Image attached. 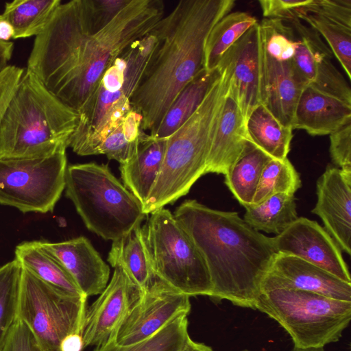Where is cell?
I'll return each mask as SVG.
<instances>
[{
    "label": "cell",
    "mask_w": 351,
    "mask_h": 351,
    "mask_svg": "<svg viewBox=\"0 0 351 351\" xmlns=\"http://www.w3.org/2000/svg\"><path fill=\"white\" fill-rule=\"evenodd\" d=\"M22 266L15 258L0 267V351L16 321Z\"/></svg>",
    "instance_id": "obj_34"
},
{
    "label": "cell",
    "mask_w": 351,
    "mask_h": 351,
    "mask_svg": "<svg viewBox=\"0 0 351 351\" xmlns=\"http://www.w3.org/2000/svg\"><path fill=\"white\" fill-rule=\"evenodd\" d=\"M141 136L136 142L128 141L124 134L121 121L104 138L98 148L97 154H104L110 160H115L120 164L123 163L136 152Z\"/></svg>",
    "instance_id": "obj_36"
},
{
    "label": "cell",
    "mask_w": 351,
    "mask_h": 351,
    "mask_svg": "<svg viewBox=\"0 0 351 351\" xmlns=\"http://www.w3.org/2000/svg\"><path fill=\"white\" fill-rule=\"evenodd\" d=\"M329 152L333 163L351 173V121L330 134Z\"/></svg>",
    "instance_id": "obj_38"
},
{
    "label": "cell",
    "mask_w": 351,
    "mask_h": 351,
    "mask_svg": "<svg viewBox=\"0 0 351 351\" xmlns=\"http://www.w3.org/2000/svg\"><path fill=\"white\" fill-rule=\"evenodd\" d=\"M245 208L244 221L258 232L278 235L298 218L294 194H276Z\"/></svg>",
    "instance_id": "obj_29"
},
{
    "label": "cell",
    "mask_w": 351,
    "mask_h": 351,
    "mask_svg": "<svg viewBox=\"0 0 351 351\" xmlns=\"http://www.w3.org/2000/svg\"><path fill=\"white\" fill-rule=\"evenodd\" d=\"M249 140L272 158L284 160L290 151L293 130L280 123L262 104L245 121Z\"/></svg>",
    "instance_id": "obj_26"
},
{
    "label": "cell",
    "mask_w": 351,
    "mask_h": 351,
    "mask_svg": "<svg viewBox=\"0 0 351 351\" xmlns=\"http://www.w3.org/2000/svg\"><path fill=\"white\" fill-rule=\"evenodd\" d=\"M243 351H248V350H243Z\"/></svg>",
    "instance_id": "obj_48"
},
{
    "label": "cell",
    "mask_w": 351,
    "mask_h": 351,
    "mask_svg": "<svg viewBox=\"0 0 351 351\" xmlns=\"http://www.w3.org/2000/svg\"><path fill=\"white\" fill-rule=\"evenodd\" d=\"M218 68L202 69L176 98L158 127L149 134L155 138H167L196 111L205 97L221 77Z\"/></svg>",
    "instance_id": "obj_24"
},
{
    "label": "cell",
    "mask_w": 351,
    "mask_h": 351,
    "mask_svg": "<svg viewBox=\"0 0 351 351\" xmlns=\"http://www.w3.org/2000/svg\"><path fill=\"white\" fill-rule=\"evenodd\" d=\"M311 1V0H260L258 3L265 19L287 20L297 18L299 9L309 4Z\"/></svg>",
    "instance_id": "obj_39"
},
{
    "label": "cell",
    "mask_w": 351,
    "mask_h": 351,
    "mask_svg": "<svg viewBox=\"0 0 351 351\" xmlns=\"http://www.w3.org/2000/svg\"><path fill=\"white\" fill-rule=\"evenodd\" d=\"M143 292L121 267H114L110 281L86 308L82 330L84 348L108 342Z\"/></svg>",
    "instance_id": "obj_14"
},
{
    "label": "cell",
    "mask_w": 351,
    "mask_h": 351,
    "mask_svg": "<svg viewBox=\"0 0 351 351\" xmlns=\"http://www.w3.org/2000/svg\"><path fill=\"white\" fill-rule=\"evenodd\" d=\"M14 29L11 24L0 16V40L8 42L13 38Z\"/></svg>",
    "instance_id": "obj_45"
},
{
    "label": "cell",
    "mask_w": 351,
    "mask_h": 351,
    "mask_svg": "<svg viewBox=\"0 0 351 351\" xmlns=\"http://www.w3.org/2000/svg\"><path fill=\"white\" fill-rule=\"evenodd\" d=\"M79 114L27 69L0 124V158H44L69 147Z\"/></svg>",
    "instance_id": "obj_4"
},
{
    "label": "cell",
    "mask_w": 351,
    "mask_h": 351,
    "mask_svg": "<svg viewBox=\"0 0 351 351\" xmlns=\"http://www.w3.org/2000/svg\"><path fill=\"white\" fill-rule=\"evenodd\" d=\"M287 20L295 38L292 62L302 81L306 86L351 104L350 86L333 64V54L321 36L299 19Z\"/></svg>",
    "instance_id": "obj_12"
},
{
    "label": "cell",
    "mask_w": 351,
    "mask_h": 351,
    "mask_svg": "<svg viewBox=\"0 0 351 351\" xmlns=\"http://www.w3.org/2000/svg\"><path fill=\"white\" fill-rule=\"evenodd\" d=\"M228 86L222 73L196 111L167 138L159 174L143 204L146 215L185 195L206 173L212 135Z\"/></svg>",
    "instance_id": "obj_5"
},
{
    "label": "cell",
    "mask_w": 351,
    "mask_h": 351,
    "mask_svg": "<svg viewBox=\"0 0 351 351\" xmlns=\"http://www.w3.org/2000/svg\"><path fill=\"white\" fill-rule=\"evenodd\" d=\"M217 68L246 121L261 101L260 26L256 23L222 56Z\"/></svg>",
    "instance_id": "obj_15"
},
{
    "label": "cell",
    "mask_w": 351,
    "mask_h": 351,
    "mask_svg": "<svg viewBox=\"0 0 351 351\" xmlns=\"http://www.w3.org/2000/svg\"><path fill=\"white\" fill-rule=\"evenodd\" d=\"M2 351H45L37 344L28 327L16 319Z\"/></svg>",
    "instance_id": "obj_41"
},
{
    "label": "cell",
    "mask_w": 351,
    "mask_h": 351,
    "mask_svg": "<svg viewBox=\"0 0 351 351\" xmlns=\"http://www.w3.org/2000/svg\"><path fill=\"white\" fill-rule=\"evenodd\" d=\"M25 69L8 65L0 72V124Z\"/></svg>",
    "instance_id": "obj_40"
},
{
    "label": "cell",
    "mask_w": 351,
    "mask_h": 351,
    "mask_svg": "<svg viewBox=\"0 0 351 351\" xmlns=\"http://www.w3.org/2000/svg\"><path fill=\"white\" fill-rule=\"evenodd\" d=\"M15 259L22 267L47 283L71 294L85 296L66 269L43 247L40 241L19 244L15 249Z\"/></svg>",
    "instance_id": "obj_25"
},
{
    "label": "cell",
    "mask_w": 351,
    "mask_h": 351,
    "mask_svg": "<svg viewBox=\"0 0 351 351\" xmlns=\"http://www.w3.org/2000/svg\"><path fill=\"white\" fill-rule=\"evenodd\" d=\"M166 144L167 138H155L145 132L134 155L120 164L123 185L142 205L148 197L159 174Z\"/></svg>",
    "instance_id": "obj_22"
},
{
    "label": "cell",
    "mask_w": 351,
    "mask_h": 351,
    "mask_svg": "<svg viewBox=\"0 0 351 351\" xmlns=\"http://www.w3.org/2000/svg\"><path fill=\"white\" fill-rule=\"evenodd\" d=\"M61 3L60 0H14L5 3L0 16L12 26L13 39L36 36Z\"/></svg>",
    "instance_id": "obj_28"
},
{
    "label": "cell",
    "mask_w": 351,
    "mask_h": 351,
    "mask_svg": "<svg viewBox=\"0 0 351 351\" xmlns=\"http://www.w3.org/2000/svg\"><path fill=\"white\" fill-rule=\"evenodd\" d=\"M234 0H181L152 29L156 44L130 100L141 129L155 130L182 89L204 69L213 27L230 13Z\"/></svg>",
    "instance_id": "obj_2"
},
{
    "label": "cell",
    "mask_w": 351,
    "mask_h": 351,
    "mask_svg": "<svg viewBox=\"0 0 351 351\" xmlns=\"http://www.w3.org/2000/svg\"><path fill=\"white\" fill-rule=\"evenodd\" d=\"M299 11L316 14L351 27V0H311Z\"/></svg>",
    "instance_id": "obj_37"
},
{
    "label": "cell",
    "mask_w": 351,
    "mask_h": 351,
    "mask_svg": "<svg viewBox=\"0 0 351 351\" xmlns=\"http://www.w3.org/2000/svg\"><path fill=\"white\" fill-rule=\"evenodd\" d=\"M297 18L315 29L325 40L349 80L351 79V27L322 16L300 12Z\"/></svg>",
    "instance_id": "obj_31"
},
{
    "label": "cell",
    "mask_w": 351,
    "mask_h": 351,
    "mask_svg": "<svg viewBox=\"0 0 351 351\" xmlns=\"http://www.w3.org/2000/svg\"><path fill=\"white\" fill-rule=\"evenodd\" d=\"M254 309L276 321L290 335L294 347L301 348L338 341L351 319V302L294 289L263 292Z\"/></svg>",
    "instance_id": "obj_7"
},
{
    "label": "cell",
    "mask_w": 351,
    "mask_h": 351,
    "mask_svg": "<svg viewBox=\"0 0 351 351\" xmlns=\"http://www.w3.org/2000/svg\"><path fill=\"white\" fill-rule=\"evenodd\" d=\"M278 289L309 291L351 302V284L296 256L277 253L263 279L261 293Z\"/></svg>",
    "instance_id": "obj_16"
},
{
    "label": "cell",
    "mask_w": 351,
    "mask_h": 351,
    "mask_svg": "<svg viewBox=\"0 0 351 351\" xmlns=\"http://www.w3.org/2000/svg\"><path fill=\"white\" fill-rule=\"evenodd\" d=\"M271 158L249 141L224 175L226 186L244 207L252 204L263 169Z\"/></svg>",
    "instance_id": "obj_27"
},
{
    "label": "cell",
    "mask_w": 351,
    "mask_h": 351,
    "mask_svg": "<svg viewBox=\"0 0 351 351\" xmlns=\"http://www.w3.org/2000/svg\"><path fill=\"white\" fill-rule=\"evenodd\" d=\"M272 239L278 253L300 258L351 284L341 250L326 229L315 221L298 217Z\"/></svg>",
    "instance_id": "obj_13"
},
{
    "label": "cell",
    "mask_w": 351,
    "mask_h": 351,
    "mask_svg": "<svg viewBox=\"0 0 351 351\" xmlns=\"http://www.w3.org/2000/svg\"><path fill=\"white\" fill-rule=\"evenodd\" d=\"M150 215L142 228L155 275L189 297H210L208 269L192 239L168 209Z\"/></svg>",
    "instance_id": "obj_8"
},
{
    "label": "cell",
    "mask_w": 351,
    "mask_h": 351,
    "mask_svg": "<svg viewBox=\"0 0 351 351\" xmlns=\"http://www.w3.org/2000/svg\"><path fill=\"white\" fill-rule=\"evenodd\" d=\"M175 218L198 248L210 276V298L254 309L263 279L278 253L272 237L250 226L237 213L189 199Z\"/></svg>",
    "instance_id": "obj_3"
},
{
    "label": "cell",
    "mask_w": 351,
    "mask_h": 351,
    "mask_svg": "<svg viewBox=\"0 0 351 351\" xmlns=\"http://www.w3.org/2000/svg\"><path fill=\"white\" fill-rule=\"evenodd\" d=\"M108 261L112 267H121L132 282L143 291L156 276L141 226L112 241Z\"/></svg>",
    "instance_id": "obj_23"
},
{
    "label": "cell",
    "mask_w": 351,
    "mask_h": 351,
    "mask_svg": "<svg viewBox=\"0 0 351 351\" xmlns=\"http://www.w3.org/2000/svg\"><path fill=\"white\" fill-rule=\"evenodd\" d=\"M351 121V104L306 86L298 98L292 129L311 136L330 134Z\"/></svg>",
    "instance_id": "obj_21"
},
{
    "label": "cell",
    "mask_w": 351,
    "mask_h": 351,
    "mask_svg": "<svg viewBox=\"0 0 351 351\" xmlns=\"http://www.w3.org/2000/svg\"><path fill=\"white\" fill-rule=\"evenodd\" d=\"M130 0H91L95 29L106 26Z\"/></svg>",
    "instance_id": "obj_42"
},
{
    "label": "cell",
    "mask_w": 351,
    "mask_h": 351,
    "mask_svg": "<svg viewBox=\"0 0 351 351\" xmlns=\"http://www.w3.org/2000/svg\"><path fill=\"white\" fill-rule=\"evenodd\" d=\"M180 351H214L204 343L195 342L189 337Z\"/></svg>",
    "instance_id": "obj_46"
},
{
    "label": "cell",
    "mask_w": 351,
    "mask_h": 351,
    "mask_svg": "<svg viewBox=\"0 0 351 351\" xmlns=\"http://www.w3.org/2000/svg\"><path fill=\"white\" fill-rule=\"evenodd\" d=\"M84 349L82 334L67 336L61 343L60 351H82Z\"/></svg>",
    "instance_id": "obj_43"
},
{
    "label": "cell",
    "mask_w": 351,
    "mask_h": 351,
    "mask_svg": "<svg viewBox=\"0 0 351 351\" xmlns=\"http://www.w3.org/2000/svg\"><path fill=\"white\" fill-rule=\"evenodd\" d=\"M66 149L39 158H0V204L23 213L51 212L65 188Z\"/></svg>",
    "instance_id": "obj_10"
},
{
    "label": "cell",
    "mask_w": 351,
    "mask_h": 351,
    "mask_svg": "<svg viewBox=\"0 0 351 351\" xmlns=\"http://www.w3.org/2000/svg\"><path fill=\"white\" fill-rule=\"evenodd\" d=\"M189 298L155 276L109 341L129 346L150 337L174 319L189 314Z\"/></svg>",
    "instance_id": "obj_11"
},
{
    "label": "cell",
    "mask_w": 351,
    "mask_h": 351,
    "mask_svg": "<svg viewBox=\"0 0 351 351\" xmlns=\"http://www.w3.org/2000/svg\"><path fill=\"white\" fill-rule=\"evenodd\" d=\"M291 351H325L324 347L301 348L293 347Z\"/></svg>",
    "instance_id": "obj_47"
},
{
    "label": "cell",
    "mask_w": 351,
    "mask_h": 351,
    "mask_svg": "<svg viewBox=\"0 0 351 351\" xmlns=\"http://www.w3.org/2000/svg\"><path fill=\"white\" fill-rule=\"evenodd\" d=\"M161 0H130L96 32L91 0L61 3L35 36L27 68L56 97L77 112L107 67L164 16Z\"/></svg>",
    "instance_id": "obj_1"
},
{
    "label": "cell",
    "mask_w": 351,
    "mask_h": 351,
    "mask_svg": "<svg viewBox=\"0 0 351 351\" xmlns=\"http://www.w3.org/2000/svg\"><path fill=\"white\" fill-rule=\"evenodd\" d=\"M40 243L63 265L86 298L99 295L106 288L110 268L87 238Z\"/></svg>",
    "instance_id": "obj_19"
},
{
    "label": "cell",
    "mask_w": 351,
    "mask_h": 351,
    "mask_svg": "<svg viewBox=\"0 0 351 351\" xmlns=\"http://www.w3.org/2000/svg\"><path fill=\"white\" fill-rule=\"evenodd\" d=\"M249 141L245 120L228 86L212 135L206 173L225 175Z\"/></svg>",
    "instance_id": "obj_20"
},
{
    "label": "cell",
    "mask_w": 351,
    "mask_h": 351,
    "mask_svg": "<svg viewBox=\"0 0 351 351\" xmlns=\"http://www.w3.org/2000/svg\"><path fill=\"white\" fill-rule=\"evenodd\" d=\"M86 297L60 289L22 267L16 319L32 333L45 351H60L69 335L82 334Z\"/></svg>",
    "instance_id": "obj_9"
},
{
    "label": "cell",
    "mask_w": 351,
    "mask_h": 351,
    "mask_svg": "<svg viewBox=\"0 0 351 351\" xmlns=\"http://www.w3.org/2000/svg\"><path fill=\"white\" fill-rule=\"evenodd\" d=\"M256 23V17L245 12H230L222 17L207 36L204 68L207 71L217 69L223 53Z\"/></svg>",
    "instance_id": "obj_30"
},
{
    "label": "cell",
    "mask_w": 351,
    "mask_h": 351,
    "mask_svg": "<svg viewBox=\"0 0 351 351\" xmlns=\"http://www.w3.org/2000/svg\"><path fill=\"white\" fill-rule=\"evenodd\" d=\"M189 337L187 315H183L143 341L118 346L110 340L94 351H180Z\"/></svg>",
    "instance_id": "obj_32"
},
{
    "label": "cell",
    "mask_w": 351,
    "mask_h": 351,
    "mask_svg": "<svg viewBox=\"0 0 351 351\" xmlns=\"http://www.w3.org/2000/svg\"><path fill=\"white\" fill-rule=\"evenodd\" d=\"M260 36L267 54L277 61L293 59L295 49L293 30L287 20L264 19L261 23Z\"/></svg>",
    "instance_id": "obj_35"
},
{
    "label": "cell",
    "mask_w": 351,
    "mask_h": 351,
    "mask_svg": "<svg viewBox=\"0 0 351 351\" xmlns=\"http://www.w3.org/2000/svg\"><path fill=\"white\" fill-rule=\"evenodd\" d=\"M317 202L311 212L341 252L351 254V173L328 165L316 184Z\"/></svg>",
    "instance_id": "obj_17"
},
{
    "label": "cell",
    "mask_w": 351,
    "mask_h": 351,
    "mask_svg": "<svg viewBox=\"0 0 351 351\" xmlns=\"http://www.w3.org/2000/svg\"><path fill=\"white\" fill-rule=\"evenodd\" d=\"M14 50V43L12 41L0 40V72L8 64Z\"/></svg>",
    "instance_id": "obj_44"
},
{
    "label": "cell",
    "mask_w": 351,
    "mask_h": 351,
    "mask_svg": "<svg viewBox=\"0 0 351 351\" xmlns=\"http://www.w3.org/2000/svg\"><path fill=\"white\" fill-rule=\"evenodd\" d=\"M64 189L86 228L105 240L125 236L146 216L140 201L106 165H69Z\"/></svg>",
    "instance_id": "obj_6"
},
{
    "label": "cell",
    "mask_w": 351,
    "mask_h": 351,
    "mask_svg": "<svg viewBox=\"0 0 351 351\" xmlns=\"http://www.w3.org/2000/svg\"><path fill=\"white\" fill-rule=\"evenodd\" d=\"M260 71L261 104L280 123L292 128L294 110L306 85L296 73L292 60L277 61L270 57L261 36Z\"/></svg>",
    "instance_id": "obj_18"
},
{
    "label": "cell",
    "mask_w": 351,
    "mask_h": 351,
    "mask_svg": "<svg viewBox=\"0 0 351 351\" xmlns=\"http://www.w3.org/2000/svg\"><path fill=\"white\" fill-rule=\"evenodd\" d=\"M301 184L298 173L287 158H271L263 169L251 205L258 204L276 194H294Z\"/></svg>",
    "instance_id": "obj_33"
}]
</instances>
